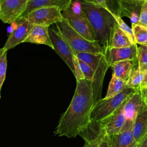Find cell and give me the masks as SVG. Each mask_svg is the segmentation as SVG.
Masks as SVG:
<instances>
[{
	"label": "cell",
	"instance_id": "26",
	"mask_svg": "<svg viewBox=\"0 0 147 147\" xmlns=\"http://www.w3.org/2000/svg\"><path fill=\"white\" fill-rule=\"evenodd\" d=\"M112 14H113V17H114L115 21H116L117 24L119 27V28L122 31H123L125 33H126L134 41L133 33L131 28H129V26L123 21L122 18L121 17H119V16H118L116 13L112 11Z\"/></svg>",
	"mask_w": 147,
	"mask_h": 147
},
{
	"label": "cell",
	"instance_id": "20",
	"mask_svg": "<svg viewBox=\"0 0 147 147\" xmlns=\"http://www.w3.org/2000/svg\"><path fill=\"white\" fill-rule=\"evenodd\" d=\"M111 67L113 76L126 81L133 68V64L131 60H126L116 62L111 65Z\"/></svg>",
	"mask_w": 147,
	"mask_h": 147
},
{
	"label": "cell",
	"instance_id": "27",
	"mask_svg": "<svg viewBox=\"0 0 147 147\" xmlns=\"http://www.w3.org/2000/svg\"><path fill=\"white\" fill-rule=\"evenodd\" d=\"M79 65L81 68L82 72L83 75V76L85 79L92 81L94 77V72L92 68L86 63L79 59Z\"/></svg>",
	"mask_w": 147,
	"mask_h": 147
},
{
	"label": "cell",
	"instance_id": "9",
	"mask_svg": "<svg viewBox=\"0 0 147 147\" xmlns=\"http://www.w3.org/2000/svg\"><path fill=\"white\" fill-rule=\"evenodd\" d=\"M48 32L53 47V49L64 61L74 74V52L58 30H55L53 28L49 27Z\"/></svg>",
	"mask_w": 147,
	"mask_h": 147
},
{
	"label": "cell",
	"instance_id": "29",
	"mask_svg": "<svg viewBox=\"0 0 147 147\" xmlns=\"http://www.w3.org/2000/svg\"><path fill=\"white\" fill-rule=\"evenodd\" d=\"M73 60H74V74L75 76L76 80H80V79H84V78L83 75L81 71V68H80L79 63L78 57L75 53L74 54Z\"/></svg>",
	"mask_w": 147,
	"mask_h": 147
},
{
	"label": "cell",
	"instance_id": "28",
	"mask_svg": "<svg viewBox=\"0 0 147 147\" xmlns=\"http://www.w3.org/2000/svg\"><path fill=\"white\" fill-rule=\"evenodd\" d=\"M137 24L147 27V2L146 1L141 6L139 20Z\"/></svg>",
	"mask_w": 147,
	"mask_h": 147
},
{
	"label": "cell",
	"instance_id": "8",
	"mask_svg": "<svg viewBox=\"0 0 147 147\" xmlns=\"http://www.w3.org/2000/svg\"><path fill=\"white\" fill-rule=\"evenodd\" d=\"M29 0H0V19L12 24L25 11Z\"/></svg>",
	"mask_w": 147,
	"mask_h": 147
},
{
	"label": "cell",
	"instance_id": "1",
	"mask_svg": "<svg viewBox=\"0 0 147 147\" xmlns=\"http://www.w3.org/2000/svg\"><path fill=\"white\" fill-rule=\"evenodd\" d=\"M94 106L92 82L85 79L76 80L72 99L61 115L55 134L68 138L79 135L89 125Z\"/></svg>",
	"mask_w": 147,
	"mask_h": 147
},
{
	"label": "cell",
	"instance_id": "12",
	"mask_svg": "<svg viewBox=\"0 0 147 147\" xmlns=\"http://www.w3.org/2000/svg\"><path fill=\"white\" fill-rule=\"evenodd\" d=\"M137 49V44L129 47L121 48H113L106 47L103 48V55L107 64L111 67V65L118 61L126 60L131 61L136 60Z\"/></svg>",
	"mask_w": 147,
	"mask_h": 147
},
{
	"label": "cell",
	"instance_id": "18",
	"mask_svg": "<svg viewBox=\"0 0 147 147\" xmlns=\"http://www.w3.org/2000/svg\"><path fill=\"white\" fill-rule=\"evenodd\" d=\"M147 133V107H145L137 114L132 126V134L138 143Z\"/></svg>",
	"mask_w": 147,
	"mask_h": 147
},
{
	"label": "cell",
	"instance_id": "38",
	"mask_svg": "<svg viewBox=\"0 0 147 147\" xmlns=\"http://www.w3.org/2000/svg\"><path fill=\"white\" fill-rule=\"evenodd\" d=\"M138 1H140L142 2H145V0H138Z\"/></svg>",
	"mask_w": 147,
	"mask_h": 147
},
{
	"label": "cell",
	"instance_id": "5",
	"mask_svg": "<svg viewBox=\"0 0 147 147\" xmlns=\"http://www.w3.org/2000/svg\"><path fill=\"white\" fill-rule=\"evenodd\" d=\"M136 91L126 87L120 93L109 99H100L94 104L91 114V121L99 122L110 116L126 99Z\"/></svg>",
	"mask_w": 147,
	"mask_h": 147
},
{
	"label": "cell",
	"instance_id": "17",
	"mask_svg": "<svg viewBox=\"0 0 147 147\" xmlns=\"http://www.w3.org/2000/svg\"><path fill=\"white\" fill-rule=\"evenodd\" d=\"M48 28L40 25H33L28 37L24 42L46 45L53 49V47L49 34Z\"/></svg>",
	"mask_w": 147,
	"mask_h": 147
},
{
	"label": "cell",
	"instance_id": "25",
	"mask_svg": "<svg viewBox=\"0 0 147 147\" xmlns=\"http://www.w3.org/2000/svg\"><path fill=\"white\" fill-rule=\"evenodd\" d=\"M137 60L140 69L147 67V45H140L138 47Z\"/></svg>",
	"mask_w": 147,
	"mask_h": 147
},
{
	"label": "cell",
	"instance_id": "19",
	"mask_svg": "<svg viewBox=\"0 0 147 147\" xmlns=\"http://www.w3.org/2000/svg\"><path fill=\"white\" fill-rule=\"evenodd\" d=\"M132 126L111 137V147H136L137 142L132 134Z\"/></svg>",
	"mask_w": 147,
	"mask_h": 147
},
{
	"label": "cell",
	"instance_id": "6",
	"mask_svg": "<svg viewBox=\"0 0 147 147\" xmlns=\"http://www.w3.org/2000/svg\"><path fill=\"white\" fill-rule=\"evenodd\" d=\"M61 13L63 18L68 21L70 26L76 32L89 41H96L94 30L80 7L78 10H75L71 5Z\"/></svg>",
	"mask_w": 147,
	"mask_h": 147
},
{
	"label": "cell",
	"instance_id": "32",
	"mask_svg": "<svg viewBox=\"0 0 147 147\" xmlns=\"http://www.w3.org/2000/svg\"><path fill=\"white\" fill-rule=\"evenodd\" d=\"M140 71H142L144 74V79L141 86V90L147 87V67L144 68L140 69Z\"/></svg>",
	"mask_w": 147,
	"mask_h": 147
},
{
	"label": "cell",
	"instance_id": "36",
	"mask_svg": "<svg viewBox=\"0 0 147 147\" xmlns=\"http://www.w3.org/2000/svg\"><path fill=\"white\" fill-rule=\"evenodd\" d=\"M83 2H87V3H93V4H95V0H81Z\"/></svg>",
	"mask_w": 147,
	"mask_h": 147
},
{
	"label": "cell",
	"instance_id": "23",
	"mask_svg": "<svg viewBox=\"0 0 147 147\" xmlns=\"http://www.w3.org/2000/svg\"><path fill=\"white\" fill-rule=\"evenodd\" d=\"M131 28L136 44L147 45V27L138 24H132Z\"/></svg>",
	"mask_w": 147,
	"mask_h": 147
},
{
	"label": "cell",
	"instance_id": "7",
	"mask_svg": "<svg viewBox=\"0 0 147 147\" xmlns=\"http://www.w3.org/2000/svg\"><path fill=\"white\" fill-rule=\"evenodd\" d=\"M33 25L49 27L63 20L61 11L55 7H44L30 12L25 17Z\"/></svg>",
	"mask_w": 147,
	"mask_h": 147
},
{
	"label": "cell",
	"instance_id": "35",
	"mask_svg": "<svg viewBox=\"0 0 147 147\" xmlns=\"http://www.w3.org/2000/svg\"><path fill=\"white\" fill-rule=\"evenodd\" d=\"M141 92L144 98H147V87L141 90Z\"/></svg>",
	"mask_w": 147,
	"mask_h": 147
},
{
	"label": "cell",
	"instance_id": "10",
	"mask_svg": "<svg viewBox=\"0 0 147 147\" xmlns=\"http://www.w3.org/2000/svg\"><path fill=\"white\" fill-rule=\"evenodd\" d=\"M145 106V103L141 90L136 91L127 98L124 105L126 122L122 130L127 129L133 124L137 114Z\"/></svg>",
	"mask_w": 147,
	"mask_h": 147
},
{
	"label": "cell",
	"instance_id": "30",
	"mask_svg": "<svg viewBox=\"0 0 147 147\" xmlns=\"http://www.w3.org/2000/svg\"><path fill=\"white\" fill-rule=\"evenodd\" d=\"M105 133V131L104 129H103L100 134L95 139L89 142H85V144L83 147H98L102 138V137Z\"/></svg>",
	"mask_w": 147,
	"mask_h": 147
},
{
	"label": "cell",
	"instance_id": "21",
	"mask_svg": "<svg viewBox=\"0 0 147 147\" xmlns=\"http://www.w3.org/2000/svg\"><path fill=\"white\" fill-rule=\"evenodd\" d=\"M144 79V73L138 68V63L134 67L133 65L131 71L126 81V87L134 89L137 91L141 90V86Z\"/></svg>",
	"mask_w": 147,
	"mask_h": 147
},
{
	"label": "cell",
	"instance_id": "14",
	"mask_svg": "<svg viewBox=\"0 0 147 147\" xmlns=\"http://www.w3.org/2000/svg\"><path fill=\"white\" fill-rule=\"evenodd\" d=\"M117 9L116 13L119 17H128L132 24H137L140 10L144 2L138 0H116Z\"/></svg>",
	"mask_w": 147,
	"mask_h": 147
},
{
	"label": "cell",
	"instance_id": "40",
	"mask_svg": "<svg viewBox=\"0 0 147 147\" xmlns=\"http://www.w3.org/2000/svg\"><path fill=\"white\" fill-rule=\"evenodd\" d=\"M0 92H1V91H0ZM0 98H1V93H0Z\"/></svg>",
	"mask_w": 147,
	"mask_h": 147
},
{
	"label": "cell",
	"instance_id": "16",
	"mask_svg": "<svg viewBox=\"0 0 147 147\" xmlns=\"http://www.w3.org/2000/svg\"><path fill=\"white\" fill-rule=\"evenodd\" d=\"M135 44V42L126 33L122 31L116 23L111 31L106 47L113 48H121L129 47Z\"/></svg>",
	"mask_w": 147,
	"mask_h": 147
},
{
	"label": "cell",
	"instance_id": "22",
	"mask_svg": "<svg viewBox=\"0 0 147 147\" xmlns=\"http://www.w3.org/2000/svg\"><path fill=\"white\" fill-rule=\"evenodd\" d=\"M126 81L112 75L106 95L104 98L109 99L120 93L126 88Z\"/></svg>",
	"mask_w": 147,
	"mask_h": 147
},
{
	"label": "cell",
	"instance_id": "2",
	"mask_svg": "<svg viewBox=\"0 0 147 147\" xmlns=\"http://www.w3.org/2000/svg\"><path fill=\"white\" fill-rule=\"evenodd\" d=\"M78 2L80 9L86 16L94 30L96 40L102 48L106 47L111 31L116 24L112 10L81 0H79Z\"/></svg>",
	"mask_w": 147,
	"mask_h": 147
},
{
	"label": "cell",
	"instance_id": "24",
	"mask_svg": "<svg viewBox=\"0 0 147 147\" xmlns=\"http://www.w3.org/2000/svg\"><path fill=\"white\" fill-rule=\"evenodd\" d=\"M7 52L3 48H0V91L6 78L7 69Z\"/></svg>",
	"mask_w": 147,
	"mask_h": 147
},
{
	"label": "cell",
	"instance_id": "37",
	"mask_svg": "<svg viewBox=\"0 0 147 147\" xmlns=\"http://www.w3.org/2000/svg\"><path fill=\"white\" fill-rule=\"evenodd\" d=\"M144 101H145V103L146 104V106L147 107V98H144Z\"/></svg>",
	"mask_w": 147,
	"mask_h": 147
},
{
	"label": "cell",
	"instance_id": "15",
	"mask_svg": "<svg viewBox=\"0 0 147 147\" xmlns=\"http://www.w3.org/2000/svg\"><path fill=\"white\" fill-rule=\"evenodd\" d=\"M72 0H29L25 11L20 18H25L32 11L40 7H55L61 11L72 5Z\"/></svg>",
	"mask_w": 147,
	"mask_h": 147
},
{
	"label": "cell",
	"instance_id": "3",
	"mask_svg": "<svg viewBox=\"0 0 147 147\" xmlns=\"http://www.w3.org/2000/svg\"><path fill=\"white\" fill-rule=\"evenodd\" d=\"M56 25L57 30L76 55L80 52L93 54L103 53V48L96 40L91 41L86 39L73 29L64 18L61 22L56 23Z\"/></svg>",
	"mask_w": 147,
	"mask_h": 147
},
{
	"label": "cell",
	"instance_id": "34",
	"mask_svg": "<svg viewBox=\"0 0 147 147\" xmlns=\"http://www.w3.org/2000/svg\"><path fill=\"white\" fill-rule=\"evenodd\" d=\"M95 5H99L106 9H110L107 4V0H95Z\"/></svg>",
	"mask_w": 147,
	"mask_h": 147
},
{
	"label": "cell",
	"instance_id": "31",
	"mask_svg": "<svg viewBox=\"0 0 147 147\" xmlns=\"http://www.w3.org/2000/svg\"><path fill=\"white\" fill-rule=\"evenodd\" d=\"M111 137L105 133L102 137L98 147H111Z\"/></svg>",
	"mask_w": 147,
	"mask_h": 147
},
{
	"label": "cell",
	"instance_id": "11",
	"mask_svg": "<svg viewBox=\"0 0 147 147\" xmlns=\"http://www.w3.org/2000/svg\"><path fill=\"white\" fill-rule=\"evenodd\" d=\"M125 102V101L110 116L99 122L101 127L105 130V133L110 136L119 134L124 127L126 122V117L124 112Z\"/></svg>",
	"mask_w": 147,
	"mask_h": 147
},
{
	"label": "cell",
	"instance_id": "13",
	"mask_svg": "<svg viewBox=\"0 0 147 147\" xmlns=\"http://www.w3.org/2000/svg\"><path fill=\"white\" fill-rule=\"evenodd\" d=\"M16 21H18L16 27L9 36L3 47L6 51L24 42L33 26L25 18H18Z\"/></svg>",
	"mask_w": 147,
	"mask_h": 147
},
{
	"label": "cell",
	"instance_id": "39",
	"mask_svg": "<svg viewBox=\"0 0 147 147\" xmlns=\"http://www.w3.org/2000/svg\"><path fill=\"white\" fill-rule=\"evenodd\" d=\"M145 1H146V2H147V0H145Z\"/></svg>",
	"mask_w": 147,
	"mask_h": 147
},
{
	"label": "cell",
	"instance_id": "4",
	"mask_svg": "<svg viewBox=\"0 0 147 147\" xmlns=\"http://www.w3.org/2000/svg\"><path fill=\"white\" fill-rule=\"evenodd\" d=\"M78 59L87 64L93 70L94 77L92 81L94 104L101 99L102 90L105 75L110 67L103 53L93 54L80 52L76 54Z\"/></svg>",
	"mask_w": 147,
	"mask_h": 147
},
{
	"label": "cell",
	"instance_id": "33",
	"mask_svg": "<svg viewBox=\"0 0 147 147\" xmlns=\"http://www.w3.org/2000/svg\"><path fill=\"white\" fill-rule=\"evenodd\" d=\"M136 147H147V133L144 136L140 141L137 143Z\"/></svg>",
	"mask_w": 147,
	"mask_h": 147
}]
</instances>
